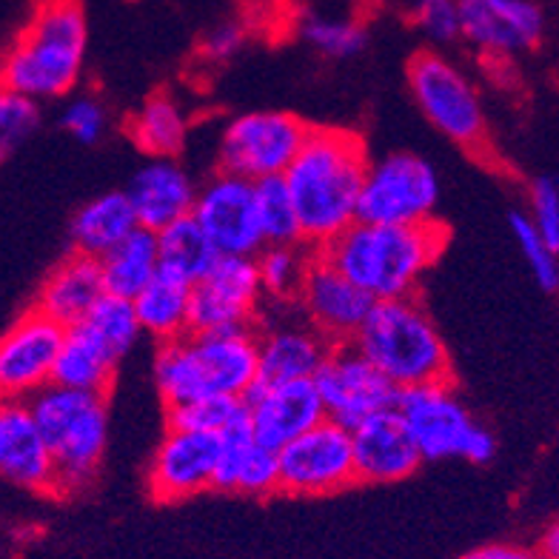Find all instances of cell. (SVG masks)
<instances>
[{
    "label": "cell",
    "instance_id": "cell-31",
    "mask_svg": "<svg viewBox=\"0 0 559 559\" xmlns=\"http://www.w3.org/2000/svg\"><path fill=\"white\" fill-rule=\"evenodd\" d=\"M160 272L157 263V237L148 228H134L132 235L120 240L111 251L100 258V274H104L106 295L132 300L148 280Z\"/></svg>",
    "mask_w": 559,
    "mask_h": 559
},
{
    "label": "cell",
    "instance_id": "cell-24",
    "mask_svg": "<svg viewBox=\"0 0 559 559\" xmlns=\"http://www.w3.org/2000/svg\"><path fill=\"white\" fill-rule=\"evenodd\" d=\"M214 488L246 497H272L280 493L277 451L260 445L249 431V423L237 419L221 435V456L214 472Z\"/></svg>",
    "mask_w": 559,
    "mask_h": 559
},
{
    "label": "cell",
    "instance_id": "cell-16",
    "mask_svg": "<svg viewBox=\"0 0 559 559\" xmlns=\"http://www.w3.org/2000/svg\"><path fill=\"white\" fill-rule=\"evenodd\" d=\"M63 329L32 309L0 334V403H29L52 383Z\"/></svg>",
    "mask_w": 559,
    "mask_h": 559
},
{
    "label": "cell",
    "instance_id": "cell-34",
    "mask_svg": "<svg viewBox=\"0 0 559 559\" xmlns=\"http://www.w3.org/2000/svg\"><path fill=\"white\" fill-rule=\"evenodd\" d=\"M81 323H86L97 337L104 340L106 346L118 354L120 360L132 352L134 343H138L140 334H143L138 325V317H134L132 300L115 295L100 297V300L95 302V309L88 311Z\"/></svg>",
    "mask_w": 559,
    "mask_h": 559
},
{
    "label": "cell",
    "instance_id": "cell-14",
    "mask_svg": "<svg viewBox=\"0 0 559 559\" xmlns=\"http://www.w3.org/2000/svg\"><path fill=\"white\" fill-rule=\"evenodd\" d=\"M192 217L221 258H254L263 249L251 180L217 169L198 186Z\"/></svg>",
    "mask_w": 559,
    "mask_h": 559
},
{
    "label": "cell",
    "instance_id": "cell-10",
    "mask_svg": "<svg viewBox=\"0 0 559 559\" xmlns=\"http://www.w3.org/2000/svg\"><path fill=\"white\" fill-rule=\"evenodd\" d=\"M309 123L288 111H249L228 120L217 140V166L251 183L283 177L300 152Z\"/></svg>",
    "mask_w": 559,
    "mask_h": 559
},
{
    "label": "cell",
    "instance_id": "cell-3",
    "mask_svg": "<svg viewBox=\"0 0 559 559\" xmlns=\"http://www.w3.org/2000/svg\"><path fill=\"white\" fill-rule=\"evenodd\" d=\"M88 23L81 0H40L0 58V88L35 104L67 97L86 63Z\"/></svg>",
    "mask_w": 559,
    "mask_h": 559
},
{
    "label": "cell",
    "instance_id": "cell-35",
    "mask_svg": "<svg viewBox=\"0 0 559 559\" xmlns=\"http://www.w3.org/2000/svg\"><path fill=\"white\" fill-rule=\"evenodd\" d=\"M243 417V400L235 397H203L169 408L171 428H186V431H200V435L214 437H221L226 428H231L237 419Z\"/></svg>",
    "mask_w": 559,
    "mask_h": 559
},
{
    "label": "cell",
    "instance_id": "cell-11",
    "mask_svg": "<svg viewBox=\"0 0 559 559\" xmlns=\"http://www.w3.org/2000/svg\"><path fill=\"white\" fill-rule=\"evenodd\" d=\"M280 491L292 497H329L346 491L354 477L352 428L320 419L277 451Z\"/></svg>",
    "mask_w": 559,
    "mask_h": 559
},
{
    "label": "cell",
    "instance_id": "cell-4",
    "mask_svg": "<svg viewBox=\"0 0 559 559\" xmlns=\"http://www.w3.org/2000/svg\"><path fill=\"white\" fill-rule=\"evenodd\" d=\"M152 371L166 408L203 397L243 400L258 385V332H189L157 346Z\"/></svg>",
    "mask_w": 559,
    "mask_h": 559
},
{
    "label": "cell",
    "instance_id": "cell-33",
    "mask_svg": "<svg viewBox=\"0 0 559 559\" xmlns=\"http://www.w3.org/2000/svg\"><path fill=\"white\" fill-rule=\"evenodd\" d=\"M254 206H258V226L263 246L300 243L295 203L288 198L283 177H269L254 183Z\"/></svg>",
    "mask_w": 559,
    "mask_h": 559
},
{
    "label": "cell",
    "instance_id": "cell-23",
    "mask_svg": "<svg viewBox=\"0 0 559 559\" xmlns=\"http://www.w3.org/2000/svg\"><path fill=\"white\" fill-rule=\"evenodd\" d=\"M0 477L29 491L52 493V460L26 403H0Z\"/></svg>",
    "mask_w": 559,
    "mask_h": 559
},
{
    "label": "cell",
    "instance_id": "cell-6",
    "mask_svg": "<svg viewBox=\"0 0 559 559\" xmlns=\"http://www.w3.org/2000/svg\"><path fill=\"white\" fill-rule=\"evenodd\" d=\"M26 405L52 460V493L72 497L83 491L100 472L109 445L106 397L49 383Z\"/></svg>",
    "mask_w": 559,
    "mask_h": 559
},
{
    "label": "cell",
    "instance_id": "cell-29",
    "mask_svg": "<svg viewBox=\"0 0 559 559\" xmlns=\"http://www.w3.org/2000/svg\"><path fill=\"white\" fill-rule=\"evenodd\" d=\"M129 138L148 160L152 157H177L189 143V115L175 97H148L129 120Z\"/></svg>",
    "mask_w": 559,
    "mask_h": 559
},
{
    "label": "cell",
    "instance_id": "cell-44",
    "mask_svg": "<svg viewBox=\"0 0 559 559\" xmlns=\"http://www.w3.org/2000/svg\"><path fill=\"white\" fill-rule=\"evenodd\" d=\"M537 554L543 559H559V528H557V523L545 528L543 539H539V545H537Z\"/></svg>",
    "mask_w": 559,
    "mask_h": 559
},
{
    "label": "cell",
    "instance_id": "cell-12",
    "mask_svg": "<svg viewBox=\"0 0 559 559\" xmlns=\"http://www.w3.org/2000/svg\"><path fill=\"white\" fill-rule=\"evenodd\" d=\"M258 383L311 380L329 354V343L302 320L295 300H263L254 320Z\"/></svg>",
    "mask_w": 559,
    "mask_h": 559
},
{
    "label": "cell",
    "instance_id": "cell-28",
    "mask_svg": "<svg viewBox=\"0 0 559 559\" xmlns=\"http://www.w3.org/2000/svg\"><path fill=\"white\" fill-rule=\"evenodd\" d=\"M138 228L132 203L123 192H106L100 198L88 200L72 221V246L78 254L100 260L120 240Z\"/></svg>",
    "mask_w": 559,
    "mask_h": 559
},
{
    "label": "cell",
    "instance_id": "cell-7",
    "mask_svg": "<svg viewBox=\"0 0 559 559\" xmlns=\"http://www.w3.org/2000/svg\"><path fill=\"white\" fill-rule=\"evenodd\" d=\"M394 408L423 460H468L486 465L497 454L493 435L472 417L451 383L400 391Z\"/></svg>",
    "mask_w": 559,
    "mask_h": 559
},
{
    "label": "cell",
    "instance_id": "cell-36",
    "mask_svg": "<svg viewBox=\"0 0 559 559\" xmlns=\"http://www.w3.org/2000/svg\"><path fill=\"white\" fill-rule=\"evenodd\" d=\"M302 37L325 58H354L366 49V26L352 17L311 15L300 26Z\"/></svg>",
    "mask_w": 559,
    "mask_h": 559
},
{
    "label": "cell",
    "instance_id": "cell-40",
    "mask_svg": "<svg viewBox=\"0 0 559 559\" xmlns=\"http://www.w3.org/2000/svg\"><path fill=\"white\" fill-rule=\"evenodd\" d=\"M414 23L437 44H451L460 37V3L456 0H417Z\"/></svg>",
    "mask_w": 559,
    "mask_h": 559
},
{
    "label": "cell",
    "instance_id": "cell-22",
    "mask_svg": "<svg viewBox=\"0 0 559 559\" xmlns=\"http://www.w3.org/2000/svg\"><path fill=\"white\" fill-rule=\"evenodd\" d=\"M123 194L132 203L138 226L160 231L163 226L192 214L198 183L175 157H152Z\"/></svg>",
    "mask_w": 559,
    "mask_h": 559
},
{
    "label": "cell",
    "instance_id": "cell-5",
    "mask_svg": "<svg viewBox=\"0 0 559 559\" xmlns=\"http://www.w3.org/2000/svg\"><path fill=\"white\" fill-rule=\"evenodd\" d=\"M352 346L397 391L451 383L449 346L417 295L374 302Z\"/></svg>",
    "mask_w": 559,
    "mask_h": 559
},
{
    "label": "cell",
    "instance_id": "cell-27",
    "mask_svg": "<svg viewBox=\"0 0 559 559\" xmlns=\"http://www.w3.org/2000/svg\"><path fill=\"white\" fill-rule=\"evenodd\" d=\"M189 302H192V286L189 283L166 272H157L132 297L140 332L157 340V346L183 337V334H189Z\"/></svg>",
    "mask_w": 559,
    "mask_h": 559
},
{
    "label": "cell",
    "instance_id": "cell-45",
    "mask_svg": "<svg viewBox=\"0 0 559 559\" xmlns=\"http://www.w3.org/2000/svg\"><path fill=\"white\" fill-rule=\"evenodd\" d=\"M354 3H357V7H362V9H374V7H380L383 0H354Z\"/></svg>",
    "mask_w": 559,
    "mask_h": 559
},
{
    "label": "cell",
    "instance_id": "cell-1",
    "mask_svg": "<svg viewBox=\"0 0 559 559\" xmlns=\"http://www.w3.org/2000/svg\"><path fill=\"white\" fill-rule=\"evenodd\" d=\"M368 160L366 140L352 129L309 126L300 152L283 171L306 249H325L357 223V200Z\"/></svg>",
    "mask_w": 559,
    "mask_h": 559
},
{
    "label": "cell",
    "instance_id": "cell-17",
    "mask_svg": "<svg viewBox=\"0 0 559 559\" xmlns=\"http://www.w3.org/2000/svg\"><path fill=\"white\" fill-rule=\"evenodd\" d=\"M297 309L302 320L314 329L329 346H346L352 343L354 332L366 320L368 309L374 300L354 286L352 280L334 269L329 260L314 251L306 269L300 288H297Z\"/></svg>",
    "mask_w": 559,
    "mask_h": 559
},
{
    "label": "cell",
    "instance_id": "cell-26",
    "mask_svg": "<svg viewBox=\"0 0 559 559\" xmlns=\"http://www.w3.org/2000/svg\"><path fill=\"white\" fill-rule=\"evenodd\" d=\"M118 366L120 357L106 346L104 340L97 337L86 323H74L63 329L52 383L106 397L115 385Z\"/></svg>",
    "mask_w": 559,
    "mask_h": 559
},
{
    "label": "cell",
    "instance_id": "cell-25",
    "mask_svg": "<svg viewBox=\"0 0 559 559\" xmlns=\"http://www.w3.org/2000/svg\"><path fill=\"white\" fill-rule=\"evenodd\" d=\"M104 295L106 286L104 274H100V260L72 251L40 286L35 311L49 317L60 329H69V325L81 323Z\"/></svg>",
    "mask_w": 559,
    "mask_h": 559
},
{
    "label": "cell",
    "instance_id": "cell-8",
    "mask_svg": "<svg viewBox=\"0 0 559 559\" xmlns=\"http://www.w3.org/2000/svg\"><path fill=\"white\" fill-rule=\"evenodd\" d=\"M408 88L426 120L451 143L488 155V120L472 78L440 52H419L408 63Z\"/></svg>",
    "mask_w": 559,
    "mask_h": 559
},
{
    "label": "cell",
    "instance_id": "cell-38",
    "mask_svg": "<svg viewBox=\"0 0 559 559\" xmlns=\"http://www.w3.org/2000/svg\"><path fill=\"white\" fill-rule=\"evenodd\" d=\"M40 123V104L0 88V163L7 160Z\"/></svg>",
    "mask_w": 559,
    "mask_h": 559
},
{
    "label": "cell",
    "instance_id": "cell-20",
    "mask_svg": "<svg viewBox=\"0 0 559 559\" xmlns=\"http://www.w3.org/2000/svg\"><path fill=\"white\" fill-rule=\"evenodd\" d=\"M251 437L265 449L280 451L286 442L325 419L323 403L311 380L258 383L243 397Z\"/></svg>",
    "mask_w": 559,
    "mask_h": 559
},
{
    "label": "cell",
    "instance_id": "cell-9",
    "mask_svg": "<svg viewBox=\"0 0 559 559\" xmlns=\"http://www.w3.org/2000/svg\"><path fill=\"white\" fill-rule=\"evenodd\" d=\"M440 177L426 157L414 152H391L368 160L362 177L357 221L377 226H419L437 221Z\"/></svg>",
    "mask_w": 559,
    "mask_h": 559
},
{
    "label": "cell",
    "instance_id": "cell-18",
    "mask_svg": "<svg viewBox=\"0 0 559 559\" xmlns=\"http://www.w3.org/2000/svg\"><path fill=\"white\" fill-rule=\"evenodd\" d=\"M221 437L171 428L148 463V493L157 502H183L214 488Z\"/></svg>",
    "mask_w": 559,
    "mask_h": 559
},
{
    "label": "cell",
    "instance_id": "cell-39",
    "mask_svg": "<svg viewBox=\"0 0 559 559\" xmlns=\"http://www.w3.org/2000/svg\"><path fill=\"white\" fill-rule=\"evenodd\" d=\"M60 126H63L74 140H81V143L92 146V143H97V140L106 134L109 118H106L104 104H100L97 97L81 95V97H72V100L63 106Z\"/></svg>",
    "mask_w": 559,
    "mask_h": 559
},
{
    "label": "cell",
    "instance_id": "cell-43",
    "mask_svg": "<svg viewBox=\"0 0 559 559\" xmlns=\"http://www.w3.org/2000/svg\"><path fill=\"white\" fill-rule=\"evenodd\" d=\"M463 559H543L537 548H523V545H483L474 548L472 554H465Z\"/></svg>",
    "mask_w": 559,
    "mask_h": 559
},
{
    "label": "cell",
    "instance_id": "cell-21",
    "mask_svg": "<svg viewBox=\"0 0 559 559\" xmlns=\"http://www.w3.org/2000/svg\"><path fill=\"white\" fill-rule=\"evenodd\" d=\"M352 451L354 477L357 483H371V486H389V483L408 479L423 465V456L397 408L357 423L352 428Z\"/></svg>",
    "mask_w": 559,
    "mask_h": 559
},
{
    "label": "cell",
    "instance_id": "cell-37",
    "mask_svg": "<svg viewBox=\"0 0 559 559\" xmlns=\"http://www.w3.org/2000/svg\"><path fill=\"white\" fill-rule=\"evenodd\" d=\"M511 231H514V240L523 251L525 263H528L531 274L537 277L539 286L545 292H557L559 286V260L557 249H554L548 240L537 231V226L531 223V217L525 212L511 214Z\"/></svg>",
    "mask_w": 559,
    "mask_h": 559
},
{
    "label": "cell",
    "instance_id": "cell-2",
    "mask_svg": "<svg viewBox=\"0 0 559 559\" xmlns=\"http://www.w3.org/2000/svg\"><path fill=\"white\" fill-rule=\"evenodd\" d=\"M449 228L440 221L419 226L352 223L332 243L320 249L329 263L374 302L414 297L419 280L440 260Z\"/></svg>",
    "mask_w": 559,
    "mask_h": 559
},
{
    "label": "cell",
    "instance_id": "cell-42",
    "mask_svg": "<svg viewBox=\"0 0 559 559\" xmlns=\"http://www.w3.org/2000/svg\"><path fill=\"white\" fill-rule=\"evenodd\" d=\"M246 40V29L240 23H221L217 29L209 32L206 44H203V55L214 63H223V60L235 58L240 52V46Z\"/></svg>",
    "mask_w": 559,
    "mask_h": 559
},
{
    "label": "cell",
    "instance_id": "cell-32",
    "mask_svg": "<svg viewBox=\"0 0 559 559\" xmlns=\"http://www.w3.org/2000/svg\"><path fill=\"white\" fill-rule=\"evenodd\" d=\"M314 251L302 243L263 246L254 254L263 300H295Z\"/></svg>",
    "mask_w": 559,
    "mask_h": 559
},
{
    "label": "cell",
    "instance_id": "cell-15",
    "mask_svg": "<svg viewBox=\"0 0 559 559\" xmlns=\"http://www.w3.org/2000/svg\"><path fill=\"white\" fill-rule=\"evenodd\" d=\"M263 306V288L254 258H217L203 280L192 286L189 332L254 329Z\"/></svg>",
    "mask_w": 559,
    "mask_h": 559
},
{
    "label": "cell",
    "instance_id": "cell-19",
    "mask_svg": "<svg viewBox=\"0 0 559 559\" xmlns=\"http://www.w3.org/2000/svg\"><path fill=\"white\" fill-rule=\"evenodd\" d=\"M460 37L491 58L537 49L545 35V15L534 0H456Z\"/></svg>",
    "mask_w": 559,
    "mask_h": 559
},
{
    "label": "cell",
    "instance_id": "cell-30",
    "mask_svg": "<svg viewBox=\"0 0 559 559\" xmlns=\"http://www.w3.org/2000/svg\"><path fill=\"white\" fill-rule=\"evenodd\" d=\"M155 237L160 272L183 280L189 286H194L198 280L206 277L209 269L221 258L214 251V246L209 243V237L203 235V228L198 226L192 214L169 223V226H163L160 231H155Z\"/></svg>",
    "mask_w": 559,
    "mask_h": 559
},
{
    "label": "cell",
    "instance_id": "cell-13",
    "mask_svg": "<svg viewBox=\"0 0 559 559\" xmlns=\"http://www.w3.org/2000/svg\"><path fill=\"white\" fill-rule=\"evenodd\" d=\"M325 417L354 428L362 419L397 405L400 391L352 343L332 346L311 377Z\"/></svg>",
    "mask_w": 559,
    "mask_h": 559
},
{
    "label": "cell",
    "instance_id": "cell-41",
    "mask_svg": "<svg viewBox=\"0 0 559 559\" xmlns=\"http://www.w3.org/2000/svg\"><path fill=\"white\" fill-rule=\"evenodd\" d=\"M531 223L559 251V189L554 177H539L531 186Z\"/></svg>",
    "mask_w": 559,
    "mask_h": 559
}]
</instances>
